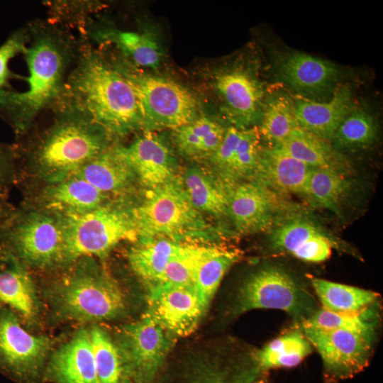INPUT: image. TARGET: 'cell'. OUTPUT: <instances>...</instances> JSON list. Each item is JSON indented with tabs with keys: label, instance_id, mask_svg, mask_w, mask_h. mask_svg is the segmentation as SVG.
Here are the masks:
<instances>
[{
	"label": "cell",
	"instance_id": "cell-1",
	"mask_svg": "<svg viewBox=\"0 0 383 383\" xmlns=\"http://www.w3.org/2000/svg\"><path fill=\"white\" fill-rule=\"evenodd\" d=\"M71 111L102 129L124 135L143 126L138 99L131 84L99 55L81 59L68 83Z\"/></svg>",
	"mask_w": 383,
	"mask_h": 383
},
{
	"label": "cell",
	"instance_id": "cell-2",
	"mask_svg": "<svg viewBox=\"0 0 383 383\" xmlns=\"http://www.w3.org/2000/svg\"><path fill=\"white\" fill-rule=\"evenodd\" d=\"M23 53L29 72L28 89H0V113L18 134L26 131L38 113L60 96L69 58L63 40L45 31L38 32Z\"/></svg>",
	"mask_w": 383,
	"mask_h": 383
},
{
	"label": "cell",
	"instance_id": "cell-3",
	"mask_svg": "<svg viewBox=\"0 0 383 383\" xmlns=\"http://www.w3.org/2000/svg\"><path fill=\"white\" fill-rule=\"evenodd\" d=\"M106 135L98 126L70 110L35 148L37 172L49 184L65 179L106 150Z\"/></svg>",
	"mask_w": 383,
	"mask_h": 383
},
{
	"label": "cell",
	"instance_id": "cell-4",
	"mask_svg": "<svg viewBox=\"0 0 383 383\" xmlns=\"http://www.w3.org/2000/svg\"><path fill=\"white\" fill-rule=\"evenodd\" d=\"M138 238L142 240L204 237L208 226L174 179L151 189L145 200L133 209Z\"/></svg>",
	"mask_w": 383,
	"mask_h": 383
},
{
	"label": "cell",
	"instance_id": "cell-5",
	"mask_svg": "<svg viewBox=\"0 0 383 383\" xmlns=\"http://www.w3.org/2000/svg\"><path fill=\"white\" fill-rule=\"evenodd\" d=\"M57 215L64 235V262L102 257L120 242L138 238L133 209L104 204L83 213Z\"/></svg>",
	"mask_w": 383,
	"mask_h": 383
},
{
	"label": "cell",
	"instance_id": "cell-6",
	"mask_svg": "<svg viewBox=\"0 0 383 383\" xmlns=\"http://www.w3.org/2000/svg\"><path fill=\"white\" fill-rule=\"evenodd\" d=\"M115 69L135 91L143 126L175 130L198 117L196 98L182 85L165 77L139 72L128 63H121Z\"/></svg>",
	"mask_w": 383,
	"mask_h": 383
},
{
	"label": "cell",
	"instance_id": "cell-7",
	"mask_svg": "<svg viewBox=\"0 0 383 383\" xmlns=\"http://www.w3.org/2000/svg\"><path fill=\"white\" fill-rule=\"evenodd\" d=\"M45 212L11 215L0 239L23 263L48 267L64 261V235L60 216Z\"/></svg>",
	"mask_w": 383,
	"mask_h": 383
},
{
	"label": "cell",
	"instance_id": "cell-8",
	"mask_svg": "<svg viewBox=\"0 0 383 383\" xmlns=\"http://www.w3.org/2000/svg\"><path fill=\"white\" fill-rule=\"evenodd\" d=\"M62 309L70 317L83 321L110 320L126 309L125 296L108 275L84 264L62 287Z\"/></svg>",
	"mask_w": 383,
	"mask_h": 383
},
{
	"label": "cell",
	"instance_id": "cell-9",
	"mask_svg": "<svg viewBox=\"0 0 383 383\" xmlns=\"http://www.w3.org/2000/svg\"><path fill=\"white\" fill-rule=\"evenodd\" d=\"M253 309L281 310L302 321L313 313L309 294L276 267L255 272L240 287L233 312L240 314Z\"/></svg>",
	"mask_w": 383,
	"mask_h": 383
},
{
	"label": "cell",
	"instance_id": "cell-10",
	"mask_svg": "<svg viewBox=\"0 0 383 383\" xmlns=\"http://www.w3.org/2000/svg\"><path fill=\"white\" fill-rule=\"evenodd\" d=\"M213 84L226 116L239 128H248L261 119L265 89L255 72L243 65L221 69Z\"/></svg>",
	"mask_w": 383,
	"mask_h": 383
},
{
	"label": "cell",
	"instance_id": "cell-11",
	"mask_svg": "<svg viewBox=\"0 0 383 383\" xmlns=\"http://www.w3.org/2000/svg\"><path fill=\"white\" fill-rule=\"evenodd\" d=\"M304 334L319 353L326 373L333 378H348L368 364L372 335L341 329L304 328Z\"/></svg>",
	"mask_w": 383,
	"mask_h": 383
},
{
	"label": "cell",
	"instance_id": "cell-12",
	"mask_svg": "<svg viewBox=\"0 0 383 383\" xmlns=\"http://www.w3.org/2000/svg\"><path fill=\"white\" fill-rule=\"evenodd\" d=\"M146 313L172 336H187L197 328L206 310L193 285L150 287Z\"/></svg>",
	"mask_w": 383,
	"mask_h": 383
},
{
	"label": "cell",
	"instance_id": "cell-13",
	"mask_svg": "<svg viewBox=\"0 0 383 383\" xmlns=\"http://www.w3.org/2000/svg\"><path fill=\"white\" fill-rule=\"evenodd\" d=\"M50 344L47 338L29 333L17 314L0 309V366L16 376H24L38 367Z\"/></svg>",
	"mask_w": 383,
	"mask_h": 383
},
{
	"label": "cell",
	"instance_id": "cell-14",
	"mask_svg": "<svg viewBox=\"0 0 383 383\" xmlns=\"http://www.w3.org/2000/svg\"><path fill=\"white\" fill-rule=\"evenodd\" d=\"M172 336L147 314L123 329L124 354L140 376H153L170 349Z\"/></svg>",
	"mask_w": 383,
	"mask_h": 383
},
{
	"label": "cell",
	"instance_id": "cell-15",
	"mask_svg": "<svg viewBox=\"0 0 383 383\" xmlns=\"http://www.w3.org/2000/svg\"><path fill=\"white\" fill-rule=\"evenodd\" d=\"M273 64L278 76L301 94H319L332 88L340 72L330 61L298 51L277 52Z\"/></svg>",
	"mask_w": 383,
	"mask_h": 383
},
{
	"label": "cell",
	"instance_id": "cell-16",
	"mask_svg": "<svg viewBox=\"0 0 383 383\" xmlns=\"http://www.w3.org/2000/svg\"><path fill=\"white\" fill-rule=\"evenodd\" d=\"M260 139L256 127L228 128L221 145L210 157L212 165L226 179L255 177L262 151Z\"/></svg>",
	"mask_w": 383,
	"mask_h": 383
},
{
	"label": "cell",
	"instance_id": "cell-17",
	"mask_svg": "<svg viewBox=\"0 0 383 383\" xmlns=\"http://www.w3.org/2000/svg\"><path fill=\"white\" fill-rule=\"evenodd\" d=\"M293 102L300 128L328 142L353 109L352 90L346 84L337 85L328 101H316L297 95L293 97Z\"/></svg>",
	"mask_w": 383,
	"mask_h": 383
},
{
	"label": "cell",
	"instance_id": "cell-18",
	"mask_svg": "<svg viewBox=\"0 0 383 383\" xmlns=\"http://www.w3.org/2000/svg\"><path fill=\"white\" fill-rule=\"evenodd\" d=\"M113 149L140 182L150 189L174 179L168 148L150 131L128 146Z\"/></svg>",
	"mask_w": 383,
	"mask_h": 383
},
{
	"label": "cell",
	"instance_id": "cell-19",
	"mask_svg": "<svg viewBox=\"0 0 383 383\" xmlns=\"http://www.w3.org/2000/svg\"><path fill=\"white\" fill-rule=\"evenodd\" d=\"M272 248L296 258L318 263L328 260L333 241L316 224L301 218L290 219L276 227L271 235Z\"/></svg>",
	"mask_w": 383,
	"mask_h": 383
},
{
	"label": "cell",
	"instance_id": "cell-20",
	"mask_svg": "<svg viewBox=\"0 0 383 383\" xmlns=\"http://www.w3.org/2000/svg\"><path fill=\"white\" fill-rule=\"evenodd\" d=\"M274 211L271 194L257 181L244 182L228 192L227 213L240 233L268 228L272 223Z\"/></svg>",
	"mask_w": 383,
	"mask_h": 383
},
{
	"label": "cell",
	"instance_id": "cell-21",
	"mask_svg": "<svg viewBox=\"0 0 383 383\" xmlns=\"http://www.w3.org/2000/svg\"><path fill=\"white\" fill-rule=\"evenodd\" d=\"M313 169L279 147H268L262 149L256 177L277 191L304 194Z\"/></svg>",
	"mask_w": 383,
	"mask_h": 383
},
{
	"label": "cell",
	"instance_id": "cell-22",
	"mask_svg": "<svg viewBox=\"0 0 383 383\" xmlns=\"http://www.w3.org/2000/svg\"><path fill=\"white\" fill-rule=\"evenodd\" d=\"M23 264L9 249L0 247V309L9 308L30 319L36 311L35 296Z\"/></svg>",
	"mask_w": 383,
	"mask_h": 383
},
{
	"label": "cell",
	"instance_id": "cell-23",
	"mask_svg": "<svg viewBox=\"0 0 383 383\" xmlns=\"http://www.w3.org/2000/svg\"><path fill=\"white\" fill-rule=\"evenodd\" d=\"M108 194L85 180L70 176L50 184L43 194V201L49 210L59 215L83 213L104 205Z\"/></svg>",
	"mask_w": 383,
	"mask_h": 383
},
{
	"label": "cell",
	"instance_id": "cell-24",
	"mask_svg": "<svg viewBox=\"0 0 383 383\" xmlns=\"http://www.w3.org/2000/svg\"><path fill=\"white\" fill-rule=\"evenodd\" d=\"M50 370L61 383H98L89 333L81 331L62 347L54 355Z\"/></svg>",
	"mask_w": 383,
	"mask_h": 383
},
{
	"label": "cell",
	"instance_id": "cell-25",
	"mask_svg": "<svg viewBox=\"0 0 383 383\" xmlns=\"http://www.w3.org/2000/svg\"><path fill=\"white\" fill-rule=\"evenodd\" d=\"M312 168L326 169L346 174L349 162L328 141L301 128L294 131L277 146Z\"/></svg>",
	"mask_w": 383,
	"mask_h": 383
},
{
	"label": "cell",
	"instance_id": "cell-26",
	"mask_svg": "<svg viewBox=\"0 0 383 383\" xmlns=\"http://www.w3.org/2000/svg\"><path fill=\"white\" fill-rule=\"evenodd\" d=\"M71 176L85 180L106 194L123 191L136 177L133 170L113 149L105 150Z\"/></svg>",
	"mask_w": 383,
	"mask_h": 383
},
{
	"label": "cell",
	"instance_id": "cell-27",
	"mask_svg": "<svg viewBox=\"0 0 383 383\" xmlns=\"http://www.w3.org/2000/svg\"><path fill=\"white\" fill-rule=\"evenodd\" d=\"M181 245L168 238L142 240L140 245L130 250L129 264L149 287L153 286L159 282L167 264Z\"/></svg>",
	"mask_w": 383,
	"mask_h": 383
},
{
	"label": "cell",
	"instance_id": "cell-28",
	"mask_svg": "<svg viewBox=\"0 0 383 383\" xmlns=\"http://www.w3.org/2000/svg\"><path fill=\"white\" fill-rule=\"evenodd\" d=\"M179 182L189 202L200 213L217 217L227 213L229 191L203 170H187Z\"/></svg>",
	"mask_w": 383,
	"mask_h": 383
},
{
	"label": "cell",
	"instance_id": "cell-29",
	"mask_svg": "<svg viewBox=\"0 0 383 383\" xmlns=\"http://www.w3.org/2000/svg\"><path fill=\"white\" fill-rule=\"evenodd\" d=\"M226 130L210 118L197 117L175 129L174 143L179 152L186 157H210L221 145Z\"/></svg>",
	"mask_w": 383,
	"mask_h": 383
},
{
	"label": "cell",
	"instance_id": "cell-30",
	"mask_svg": "<svg viewBox=\"0 0 383 383\" xmlns=\"http://www.w3.org/2000/svg\"><path fill=\"white\" fill-rule=\"evenodd\" d=\"M259 130L260 138L275 147L300 128L294 113L293 98L285 93L271 94L266 98Z\"/></svg>",
	"mask_w": 383,
	"mask_h": 383
},
{
	"label": "cell",
	"instance_id": "cell-31",
	"mask_svg": "<svg viewBox=\"0 0 383 383\" xmlns=\"http://www.w3.org/2000/svg\"><path fill=\"white\" fill-rule=\"evenodd\" d=\"M313 288L322 309L335 312H359L373 305L378 294L353 286L323 279H311Z\"/></svg>",
	"mask_w": 383,
	"mask_h": 383
},
{
	"label": "cell",
	"instance_id": "cell-32",
	"mask_svg": "<svg viewBox=\"0 0 383 383\" xmlns=\"http://www.w3.org/2000/svg\"><path fill=\"white\" fill-rule=\"evenodd\" d=\"M311 350V345L305 335L295 331L268 343L257 352L256 360L263 369L292 367L299 365Z\"/></svg>",
	"mask_w": 383,
	"mask_h": 383
},
{
	"label": "cell",
	"instance_id": "cell-33",
	"mask_svg": "<svg viewBox=\"0 0 383 383\" xmlns=\"http://www.w3.org/2000/svg\"><path fill=\"white\" fill-rule=\"evenodd\" d=\"M239 257L240 252L237 250L216 247L197 267L193 286L206 311L224 275Z\"/></svg>",
	"mask_w": 383,
	"mask_h": 383
},
{
	"label": "cell",
	"instance_id": "cell-34",
	"mask_svg": "<svg viewBox=\"0 0 383 383\" xmlns=\"http://www.w3.org/2000/svg\"><path fill=\"white\" fill-rule=\"evenodd\" d=\"M346 174L326 169L313 168L304 195L316 206L338 211L350 189Z\"/></svg>",
	"mask_w": 383,
	"mask_h": 383
},
{
	"label": "cell",
	"instance_id": "cell-35",
	"mask_svg": "<svg viewBox=\"0 0 383 383\" xmlns=\"http://www.w3.org/2000/svg\"><path fill=\"white\" fill-rule=\"evenodd\" d=\"M97 36L115 44L138 66L155 69L161 60V50L148 33L118 30L99 32Z\"/></svg>",
	"mask_w": 383,
	"mask_h": 383
},
{
	"label": "cell",
	"instance_id": "cell-36",
	"mask_svg": "<svg viewBox=\"0 0 383 383\" xmlns=\"http://www.w3.org/2000/svg\"><path fill=\"white\" fill-rule=\"evenodd\" d=\"M377 135L373 116L362 109H353L338 126L332 140L338 151L354 150L372 145Z\"/></svg>",
	"mask_w": 383,
	"mask_h": 383
},
{
	"label": "cell",
	"instance_id": "cell-37",
	"mask_svg": "<svg viewBox=\"0 0 383 383\" xmlns=\"http://www.w3.org/2000/svg\"><path fill=\"white\" fill-rule=\"evenodd\" d=\"M373 306L359 312H335L321 309L301 323L303 328L341 329L373 336L377 323Z\"/></svg>",
	"mask_w": 383,
	"mask_h": 383
},
{
	"label": "cell",
	"instance_id": "cell-38",
	"mask_svg": "<svg viewBox=\"0 0 383 383\" xmlns=\"http://www.w3.org/2000/svg\"><path fill=\"white\" fill-rule=\"evenodd\" d=\"M215 248L182 244L156 284L193 285L197 267Z\"/></svg>",
	"mask_w": 383,
	"mask_h": 383
},
{
	"label": "cell",
	"instance_id": "cell-39",
	"mask_svg": "<svg viewBox=\"0 0 383 383\" xmlns=\"http://www.w3.org/2000/svg\"><path fill=\"white\" fill-rule=\"evenodd\" d=\"M98 383H120L122 365L117 348L106 333L94 327L89 333Z\"/></svg>",
	"mask_w": 383,
	"mask_h": 383
},
{
	"label": "cell",
	"instance_id": "cell-40",
	"mask_svg": "<svg viewBox=\"0 0 383 383\" xmlns=\"http://www.w3.org/2000/svg\"><path fill=\"white\" fill-rule=\"evenodd\" d=\"M26 35L18 31L10 36L0 46V89H5L9 75L8 67L9 60L19 52H23L26 48Z\"/></svg>",
	"mask_w": 383,
	"mask_h": 383
},
{
	"label": "cell",
	"instance_id": "cell-41",
	"mask_svg": "<svg viewBox=\"0 0 383 383\" xmlns=\"http://www.w3.org/2000/svg\"><path fill=\"white\" fill-rule=\"evenodd\" d=\"M13 156L10 148L0 144V194L13 179Z\"/></svg>",
	"mask_w": 383,
	"mask_h": 383
},
{
	"label": "cell",
	"instance_id": "cell-42",
	"mask_svg": "<svg viewBox=\"0 0 383 383\" xmlns=\"http://www.w3.org/2000/svg\"><path fill=\"white\" fill-rule=\"evenodd\" d=\"M10 216L11 213L9 209L2 204H0V234L5 223Z\"/></svg>",
	"mask_w": 383,
	"mask_h": 383
},
{
	"label": "cell",
	"instance_id": "cell-43",
	"mask_svg": "<svg viewBox=\"0 0 383 383\" xmlns=\"http://www.w3.org/2000/svg\"><path fill=\"white\" fill-rule=\"evenodd\" d=\"M216 383H221V382H216Z\"/></svg>",
	"mask_w": 383,
	"mask_h": 383
}]
</instances>
